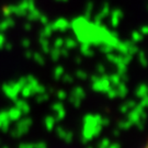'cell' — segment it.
I'll return each instance as SVG.
<instances>
[{"mask_svg":"<svg viewBox=\"0 0 148 148\" xmlns=\"http://www.w3.org/2000/svg\"><path fill=\"white\" fill-rule=\"evenodd\" d=\"M142 148H148V140L146 142V144H145V145H144V146Z\"/></svg>","mask_w":148,"mask_h":148,"instance_id":"cell-1","label":"cell"}]
</instances>
